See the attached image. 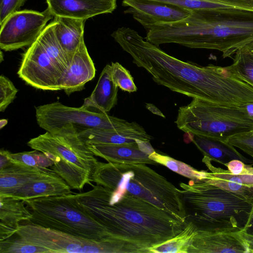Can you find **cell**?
<instances>
[{
    "label": "cell",
    "mask_w": 253,
    "mask_h": 253,
    "mask_svg": "<svg viewBox=\"0 0 253 253\" xmlns=\"http://www.w3.org/2000/svg\"><path fill=\"white\" fill-rule=\"evenodd\" d=\"M137 67L153 81L171 91L193 98L232 106L253 101V87L233 75L227 67L202 66L169 55L129 27L111 34Z\"/></svg>",
    "instance_id": "cell-1"
},
{
    "label": "cell",
    "mask_w": 253,
    "mask_h": 253,
    "mask_svg": "<svg viewBox=\"0 0 253 253\" xmlns=\"http://www.w3.org/2000/svg\"><path fill=\"white\" fill-rule=\"evenodd\" d=\"M92 185L87 192L73 194L75 202L114 239L149 248L173 237L186 225L141 199L128 194L114 197L110 189Z\"/></svg>",
    "instance_id": "cell-2"
},
{
    "label": "cell",
    "mask_w": 253,
    "mask_h": 253,
    "mask_svg": "<svg viewBox=\"0 0 253 253\" xmlns=\"http://www.w3.org/2000/svg\"><path fill=\"white\" fill-rule=\"evenodd\" d=\"M146 31L145 39L157 46L173 43L192 48L217 50L226 58L253 41V11H192L180 20L155 25Z\"/></svg>",
    "instance_id": "cell-3"
},
{
    "label": "cell",
    "mask_w": 253,
    "mask_h": 253,
    "mask_svg": "<svg viewBox=\"0 0 253 253\" xmlns=\"http://www.w3.org/2000/svg\"><path fill=\"white\" fill-rule=\"evenodd\" d=\"M91 180L110 189L113 197L132 195L186 223L179 189L145 164L98 162Z\"/></svg>",
    "instance_id": "cell-4"
},
{
    "label": "cell",
    "mask_w": 253,
    "mask_h": 253,
    "mask_svg": "<svg viewBox=\"0 0 253 253\" xmlns=\"http://www.w3.org/2000/svg\"><path fill=\"white\" fill-rule=\"evenodd\" d=\"M179 189L185 221L197 230L240 231L247 220L253 202L205 180L181 182Z\"/></svg>",
    "instance_id": "cell-5"
},
{
    "label": "cell",
    "mask_w": 253,
    "mask_h": 253,
    "mask_svg": "<svg viewBox=\"0 0 253 253\" xmlns=\"http://www.w3.org/2000/svg\"><path fill=\"white\" fill-rule=\"evenodd\" d=\"M27 145L45 154L53 163L50 169L71 189L81 191L85 185H92L91 175L98 161L75 133L65 130L46 131L31 139Z\"/></svg>",
    "instance_id": "cell-6"
},
{
    "label": "cell",
    "mask_w": 253,
    "mask_h": 253,
    "mask_svg": "<svg viewBox=\"0 0 253 253\" xmlns=\"http://www.w3.org/2000/svg\"><path fill=\"white\" fill-rule=\"evenodd\" d=\"M175 123L186 133L225 142L232 136L253 131V120L240 105H221L199 98L179 108Z\"/></svg>",
    "instance_id": "cell-7"
},
{
    "label": "cell",
    "mask_w": 253,
    "mask_h": 253,
    "mask_svg": "<svg viewBox=\"0 0 253 253\" xmlns=\"http://www.w3.org/2000/svg\"><path fill=\"white\" fill-rule=\"evenodd\" d=\"M35 224L96 241L114 239L76 204L73 194L24 200Z\"/></svg>",
    "instance_id": "cell-8"
},
{
    "label": "cell",
    "mask_w": 253,
    "mask_h": 253,
    "mask_svg": "<svg viewBox=\"0 0 253 253\" xmlns=\"http://www.w3.org/2000/svg\"><path fill=\"white\" fill-rule=\"evenodd\" d=\"M36 117L39 126L51 133L64 130L77 134L88 129L116 130L140 126L83 105L72 107L59 101L36 107Z\"/></svg>",
    "instance_id": "cell-9"
},
{
    "label": "cell",
    "mask_w": 253,
    "mask_h": 253,
    "mask_svg": "<svg viewBox=\"0 0 253 253\" xmlns=\"http://www.w3.org/2000/svg\"><path fill=\"white\" fill-rule=\"evenodd\" d=\"M16 234L31 243L44 247L50 253H141L137 245L111 239L96 241L35 224L20 223Z\"/></svg>",
    "instance_id": "cell-10"
},
{
    "label": "cell",
    "mask_w": 253,
    "mask_h": 253,
    "mask_svg": "<svg viewBox=\"0 0 253 253\" xmlns=\"http://www.w3.org/2000/svg\"><path fill=\"white\" fill-rule=\"evenodd\" d=\"M53 17L48 8L42 12L23 10L11 14L0 24L1 49L12 51L30 46Z\"/></svg>",
    "instance_id": "cell-11"
},
{
    "label": "cell",
    "mask_w": 253,
    "mask_h": 253,
    "mask_svg": "<svg viewBox=\"0 0 253 253\" xmlns=\"http://www.w3.org/2000/svg\"><path fill=\"white\" fill-rule=\"evenodd\" d=\"M64 73L37 39L23 54L17 74L35 88L58 90Z\"/></svg>",
    "instance_id": "cell-12"
},
{
    "label": "cell",
    "mask_w": 253,
    "mask_h": 253,
    "mask_svg": "<svg viewBox=\"0 0 253 253\" xmlns=\"http://www.w3.org/2000/svg\"><path fill=\"white\" fill-rule=\"evenodd\" d=\"M122 4L127 7L125 13L131 14L146 30L155 25L180 20L191 13L174 5L148 0H123Z\"/></svg>",
    "instance_id": "cell-13"
},
{
    "label": "cell",
    "mask_w": 253,
    "mask_h": 253,
    "mask_svg": "<svg viewBox=\"0 0 253 253\" xmlns=\"http://www.w3.org/2000/svg\"><path fill=\"white\" fill-rule=\"evenodd\" d=\"M249 253L240 231L197 230L188 253Z\"/></svg>",
    "instance_id": "cell-14"
},
{
    "label": "cell",
    "mask_w": 253,
    "mask_h": 253,
    "mask_svg": "<svg viewBox=\"0 0 253 253\" xmlns=\"http://www.w3.org/2000/svg\"><path fill=\"white\" fill-rule=\"evenodd\" d=\"M95 156L109 163L120 164H157L149 155L155 151L150 142L139 141L125 144L85 145Z\"/></svg>",
    "instance_id": "cell-15"
},
{
    "label": "cell",
    "mask_w": 253,
    "mask_h": 253,
    "mask_svg": "<svg viewBox=\"0 0 253 253\" xmlns=\"http://www.w3.org/2000/svg\"><path fill=\"white\" fill-rule=\"evenodd\" d=\"M202 161L210 170L207 172L205 181L253 202V166L252 165L246 164L243 171L235 175L228 170L215 167L206 157L204 156Z\"/></svg>",
    "instance_id": "cell-16"
},
{
    "label": "cell",
    "mask_w": 253,
    "mask_h": 253,
    "mask_svg": "<svg viewBox=\"0 0 253 253\" xmlns=\"http://www.w3.org/2000/svg\"><path fill=\"white\" fill-rule=\"evenodd\" d=\"M54 17L86 20L102 14L112 13L117 0H45Z\"/></svg>",
    "instance_id": "cell-17"
},
{
    "label": "cell",
    "mask_w": 253,
    "mask_h": 253,
    "mask_svg": "<svg viewBox=\"0 0 253 253\" xmlns=\"http://www.w3.org/2000/svg\"><path fill=\"white\" fill-rule=\"evenodd\" d=\"M95 68L83 39L60 81V87L69 95L82 90L95 75Z\"/></svg>",
    "instance_id": "cell-18"
},
{
    "label": "cell",
    "mask_w": 253,
    "mask_h": 253,
    "mask_svg": "<svg viewBox=\"0 0 253 253\" xmlns=\"http://www.w3.org/2000/svg\"><path fill=\"white\" fill-rule=\"evenodd\" d=\"M73 193L71 188L60 176H48L35 179L0 194L26 200L44 197L57 196Z\"/></svg>",
    "instance_id": "cell-19"
},
{
    "label": "cell",
    "mask_w": 253,
    "mask_h": 253,
    "mask_svg": "<svg viewBox=\"0 0 253 253\" xmlns=\"http://www.w3.org/2000/svg\"><path fill=\"white\" fill-rule=\"evenodd\" d=\"M76 135L85 145L132 143L139 141L150 142L153 139L141 126L116 130L88 129Z\"/></svg>",
    "instance_id": "cell-20"
},
{
    "label": "cell",
    "mask_w": 253,
    "mask_h": 253,
    "mask_svg": "<svg viewBox=\"0 0 253 253\" xmlns=\"http://www.w3.org/2000/svg\"><path fill=\"white\" fill-rule=\"evenodd\" d=\"M24 200L0 196V241L16 234L20 224L29 221L32 214Z\"/></svg>",
    "instance_id": "cell-21"
},
{
    "label": "cell",
    "mask_w": 253,
    "mask_h": 253,
    "mask_svg": "<svg viewBox=\"0 0 253 253\" xmlns=\"http://www.w3.org/2000/svg\"><path fill=\"white\" fill-rule=\"evenodd\" d=\"M118 87L114 83L111 66L107 64L103 69L91 95L86 98L83 106L93 111L107 113L117 103Z\"/></svg>",
    "instance_id": "cell-22"
},
{
    "label": "cell",
    "mask_w": 253,
    "mask_h": 253,
    "mask_svg": "<svg viewBox=\"0 0 253 253\" xmlns=\"http://www.w3.org/2000/svg\"><path fill=\"white\" fill-rule=\"evenodd\" d=\"M56 37L71 63L73 56L84 39L85 20L64 17H54Z\"/></svg>",
    "instance_id": "cell-23"
},
{
    "label": "cell",
    "mask_w": 253,
    "mask_h": 253,
    "mask_svg": "<svg viewBox=\"0 0 253 253\" xmlns=\"http://www.w3.org/2000/svg\"><path fill=\"white\" fill-rule=\"evenodd\" d=\"M192 141L202 153L204 156L224 166L233 160H238L246 163L252 160L243 156L231 144L220 140L197 135L189 134Z\"/></svg>",
    "instance_id": "cell-24"
},
{
    "label": "cell",
    "mask_w": 253,
    "mask_h": 253,
    "mask_svg": "<svg viewBox=\"0 0 253 253\" xmlns=\"http://www.w3.org/2000/svg\"><path fill=\"white\" fill-rule=\"evenodd\" d=\"M57 175H58L51 169L42 170L12 163L0 170V194L35 179Z\"/></svg>",
    "instance_id": "cell-25"
},
{
    "label": "cell",
    "mask_w": 253,
    "mask_h": 253,
    "mask_svg": "<svg viewBox=\"0 0 253 253\" xmlns=\"http://www.w3.org/2000/svg\"><path fill=\"white\" fill-rule=\"evenodd\" d=\"M174 5L190 12L200 10L236 9L248 10L246 0H148Z\"/></svg>",
    "instance_id": "cell-26"
},
{
    "label": "cell",
    "mask_w": 253,
    "mask_h": 253,
    "mask_svg": "<svg viewBox=\"0 0 253 253\" xmlns=\"http://www.w3.org/2000/svg\"><path fill=\"white\" fill-rule=\"evenodd\" d=\"M197 230L192 222H186L181 232L165 242L149 248V253H188Z\"/></svg>",
    "instance_id": "cell-27"
},
{
    "label": "cell",
    "mask_w": 253,
    "mask_h": 253,
    "mask_svg": "<svg viewBox=\"0 0 253 253\" xmlns=\"http://www.w3.org/2000/svg\"><path fill=\"white\" fill-rule=\"evenodd\" d=\"M227 67L231 74L253 87V41L238 49L233 63Z\"/></svg>",
    "instance_id": "cell-28"
},
{
    "label": "cell",
    "mask_w": 253,
    "mask_h": 253,
    "mask_svg": "<svg viewBox=\"0 0 253 253\" xmlns=\"http://www.w3.org/2000/svg\"><path fill=\"white\" fill-rule=\"evenodd\" d=\"M54 25L55 23L52 21L46 25L38 39L51 57L65 72L70 66V62L56 37Z\"/></svg>",
    "instance_id": "cell-29"
},
{
    "label": "cell",
    "mask_w": 253,
    "mask_h": 253,
    "mask_svg": "<svg viewBox=\"0 0 253 253\" xmlns=\"http://www.w3.org/2000/svg\"><path fill=\"white\" fill-rule=\"evenodd\" d=\"M150 158L157 164H161L172 171L195 182L204 181L207 177V170H198L181 161L169 156L159 153L155 151L149 155Z\"/></svg>",
    "instance_id": "cell-30"
},
{
    "label": "cell",
    "mask_w": 253,
    "mask_h": 253,
    "mask_svg": "<svg viewBox=\"0 0 253 253\" xmlns=\"http://www.w3.org/2000/svg\"><path fill=\"white\" fill-rule=\"evenodd\" d=\"M7 156L13 164L42 170L50 169L53 165V162L45 154L36 150L16 153H11L7 151Z\"/></svg>",
    "instance_id": "cell-31"
},
{
    "label": "cell",
    "mask_w": 253,
    "mask_h": 253,
    "mask_svg": "<svg viewBox=\"0 0 253 253\" xmlns=\"http://www.w3.org/2000/svg\"><path fill=\"white\" fill-rule=\"evenodd\" d=\"M0 241V253H50L47 249L25 240L16 234Z\"/></svg>",
    "instance_id": "cell-32"
},
{
    "label": "cell",
    "mask_w": 253,
    "mask_h": 253,
    "mask_svg": "<svg viewBox=\"0 0 253 253\" xmlns=\"http://www.w3.org/2000/svg\"><path fill=\"white\" fill-rule=\"evenodd\" d=\"M112 77L116 85L122 90L128 92L137 90L133 78L129 71L118 62H112Z\"/></svg>",
    "instance_id": "cell-33"
},
{
    "label": "cell",
    "mask_w": 253,
    "mask_h": 253,
    "mask_svg": "<svg viewBox=\"0 0 253 253\" xmlns=\"http://www.w3.org/2000/svg\"><path fill=\"white\" fill-rule=\"evenodd\" d=\"M18 89L5 76H0V111L4 112L16 97Z\"/></svg>",
    "instance_id": "cell-34"
},
{
    "label": "cell",
    "mask_w": 253,
    "mask_h": 253,
    "mask_svg": "<svg viewBox=\"0 0 253 253\" xmlns=\"http://www.w3.org/2000/svg\"><path fill=\"white\" fill-rule=\"evenodd\" d=\"M226 142L253 158V131L232 136Z\"/></svg>",
    "instance_id": "cell-35"
},
{
    "label": "cell",
    "mask_w": 253,
    "mask_h": 253,
    "mask_svg": "<svg viewBox=\"0 0 253 253\" xmlns=\"http://www.w3.org/2000/svg\"><path fill=\"white\" fill-rule=\"evenodd\" d=\"M27 0H0V24L11 14L19 10Z\"/></svg>",
    "instance_id": "cell-36"
},
{
    "label": "cell",
    "mask_w": 253,
    "mask_h": 253,
    "mask_svg": "<svg viewBox=\"0 0 253 253\" xmlns=\"http://www.w3.org/2000/svg\"><path fill=\"white\" fill-rule=\"evenodd\" d=\"M245 163L238 160H233L225 165L228 170L232 174L237 175L244 170Z\"/></svg>",
    "instance_id": "cell-37"
},
{
    "label": "cell",
    "mask_w": 253,
    "mask_h": 253,
    "mask_svg": "<svg viewBox=\"0 0 253 253\" xmlns=\"http://www.w3.org/2000/svg\"><path fill=\"white\" fill-rule=\"evenodd\" d=\"M242 230L246 233L253 235V202L248 220Z\"/></svg>",
    "instance_id": "cell-38"
},
{
    "label": "cell",
    "mask_w": 253,
    "mask_h": 253,
    "mask_svg": "<svg viewBox=\"0 0 253 253\" xmlns=\"http://www.w3.org/2000/svg\"><path fill=\"white\" fill-rule=\"evenodd\" d=\"M7 151L2 149L0 151V170L7 168L12 164L7 156Z\"/></svg>",
    "instance_id": "cell-39"
},
{
    "label": "cell",
    "mask_w": 253,
    "mask_h": 253,
    "mask_svg": "<svg viewBox=\"0 0 253 253\" xmlns=\"http://www.w3.org/2000/svg\"><path fill=\"white\" fill-rule=\"evenodd\" d=\"M240 106L249 118L253 120V101L242 104Z\"/></svg>",
    "instance_id": "cell-40"
},
{
    "label": "cell",
    "mask_w": 253,
    "mask_h": 253,
    "mask_svg": "<svg viewBox=\"0 0 253 253\" xmlns=\"http://www.w3.org/2000/svg\"><path fill=\"white\" fill-rule=\"evenodd\" d=\"M242 234L249 250V253H253V235L246 233L242 231Z\"/></svg>",
    "instance_id": "cell-41"
},
{
    "label": "cell",
    "mask_w": 253,
    "mask_h": 253,
    "mask_svg": "<svg viewBox=\"0 0 253 253\" xmlns=\"http://www.w3.org/2000/svg\"><path fill=\"white\" fill-rule=\"evenodd\" d=\"M146 107L153 114L159 115L163 118H165V116L163 114V113L153 104L147 103L146 104Z\"/></svg>",
    "instance_id": "cell-42"
},
{
    "label": "cell",
    "mask_w": 253,
    "mask_h": 253,
    "mask_svg": "<svg viewBox=\"0 0 253 253\" xmlns=\"http://www.w3.org/2000/svg\"><path fill=\"white\" fill-rule=\"evenodd\" d=\"M7 123V120L6 119H1L0 121V128H2Z\"/></svg>",
    "instance_id": "cell-43"
},
{
    "label": "cell",
    "mask_w": 253,
    "mask_h": 253,
    "mask_svg": "<svg viewBox=\"0 0 253 253\" xmlns=\"http://www.w3.org/2000/svg\"><path fill=\"white\" fill-rule=\"evenodd\" d=\"M248 0L249 1H250L251 2L253 3V0Z\"/></svg>",
    "instance_id": "cell-44"
}]
</instances>
